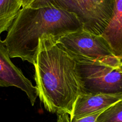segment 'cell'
Masks as SVG:
<instances>
[{"label":"cell","instance_id":"cell-1","mask_svg":"<svg viewBox=\"0 0 122 122\" xmlns=\"http://www.w3.org/2000/svg\"><path fill=\"white\" fill-rule=\"evenodd\" d=\"M33 65L37 93L45 108L70 116L76 99L83 93L73 57L58 44L57 38L44 34L39 38Z\"/></svg>","mask_w":122,"mask_h":122},{"label":"cell","instance_id":"cell-2","mask_svg":"<svg viewBox=\"0 0 122 122\" xmlns=\"http://www.w3.org/2000/svg\"><path fill=\"white\" fill-rule=\"evenodd\" d=\"M83 29L73 13L53 7L21 8L3 41L11 58L19 57L33 65L39 38L50 34L60 37Z\"/></svg>","mask_w":122,"mask_h":122},{"label":"cell","instance_id":"cell-3","mask_svg":"<svg viewBox=\"0 0 122 122\" xmlns=\"http://www.w3.org/2000/svg\"><path fill=\"white\" fill-rule=\"evenodd\" d=\"M83 93L122 95V61H76Z\"/></svg>","mask_w":122,"mask_h":122},{"label":"cell","instance_id":"cell-4","mask_svg":"<svg viewBox=\"0 0 122 122\" xmlns=\"http://www.w3.org/2000/svg\"><path fill=\"white\" fill-rule=\"evenodd\" d=\"M53 6L78 17L83 29L102 35L113 14V0H35L30 7Z\"/></svg>","mask_w":122,"mask_h":122},{"label":"cell","instance_id":"cell-5","mask_svg":"<svg viewBox=\"0 0 122 122\" xmlns=\"http://www.w3.org/2000/svg\"><path fill=\"white\" fill-rule=\"evenodd\" d=\"M57 43L75 61L111 62L120 59L114 55L102 35L96 34L83 29L60 37L57 39Z\"/></svg>","mask_w":122,"mask_h":122},{"label":"cell","instance_id":"cell-6","mask_svg":"<svg viewBox=\"0 0 122 122\" xmlns=\"http://www.w3.org/2000/svg\"><path fill=\"white\" fill-rule=\"evenodd\" d=\"M10 58L0 37V87L14 86L20 89L26 93L32 105H33L38 96L36 87L11 62Z\"/></svg>","mask_w":122,"mask_h":122},{"label":"cell","instance_id":"cell-7","mask_svg":"<svg viewBox=\"0 0 122 122\" xmlns=\"http://www.w3.org/2000/svg\"><path fill=\"white\" fill-rule=\"evenodd\" d=\"M122 99V95L119 94L101 93H81L74 104L70 115V119L71 120L97 112H102Z\"/></svg>","mask_w":122,"mask_h":122},{"label":"cell","instance_id":"cell-8","mask_svg":"<svg viewBox=\"0 0 122 122\" xmlns=\"http://www.w3.org/2000/svg\"><path fill=\"white\" fill-rule=\"evenodd\" d=\"M113 53L122 60V0H113V14L102 34Z\"/></svg>","mask_w":122,"mask_h":122},{"label":"cell","instance_id":"cell-9","mask_svg":"<svg viewBox=\"0 0 122 122\" xmlns=\"http://www.w3.org/2000/svg\"><path fill=\"white\" fill-rule=\"evenodd\" d=\"M21 8V0H0V34L8 31Z\"/></svg>","mask_w":122,"mask_h":122},{"label":"cell","instance_id":"cell-10","mask_svg":"<svg viewBox=\"0 0 122 122\" xmlns=\"http://www.w3.org/2000/svg\"><path fill=\"white\" fill-rule=\"evenodd\" d=\"M96 122H122V99L102 111Z\"/></svg>","mask_w":122,"mask_h":122},{"label":"cell","instance_id":"cell-11","mask_svg":"<svg viewBox=\"0 0 122 122\" xmlns=\"http://www.w3.org/2000/svg\"><path fill=\"white\" fill-rule=\"evenodd\" d=\"M101 112H97V113L89 115V116H85L82 118L71 120H70V122H96L97 118H98L99 116L101 114Z\"/></svg>","mask_w":122,"mask_h":122},{"label":"cell","instance_id":"cell-12","mask_svg":"<svg viewBox=\"0 0 122 122\" xmlns=\"http://www.w3.org/2000/svg\"><path fill=\"white\" fill-rule=\"evenodd\" d=\"M57 122H70V116L67 114H58Z\"/></svg>","mask_w":122,"mask_h":122},{"label":"cell","instance_id":"cell-13","mask_svg":"<svg viewBox=\"0 0 122 122\" xmlns=\"http://www.w3.org/2000/svg\"><path fill=\"white\" fill-rule=\"evenodd\" d=\"M35 0H21L22 4V8L30 7Z\"/></svg>","mask_w":122,"mask_h":122}]
</instances>
